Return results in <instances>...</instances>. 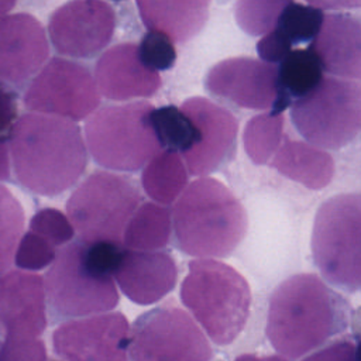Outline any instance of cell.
Returning <instances> with one entry per match:
<instances>
[{
  "instance_id": "29",
  "label": "cell",
  "mask_w": 361,
  "mask_h": 361,
  "mask_svg": "<svg viewBox=\"0 0 361 361\" xmlns=\"http://www.w3.org/2000/svg\"><path fill=\"white\" fill-rule=\"evenodd\" d=\"M293 0H237L234 18L237 25L250 35H264L271 31L281 13Z\"/></svg>"
},
{
  "instance_id": "34",
  "label": "cell",
  "mask_w": 361,
  "mask_h": 361,
  "mask_svg": "<svg viewBox=\"0 0 361 361\" xmlns=\"http://www.w3.org/2000/svg\"><path fill=\"white\" fill-rule=\"evenodd\" d=\"M16 120V94L4 83H0V180L10 178V135Z\"/></svg>"
},
{
  "instance_id": "41",
  "label": "cell",
  "mask_w": 361,
  "mask_h": 361,
  "mask_svg": "<svg viewBox=\"0 0 361 361\" xmlns=\"http://www.w3.org/2000/svg\"><path fill=\"white\" fill-rule=\"evenodd\" d=\"M265 360H267V361H289V360H286L283 355H267Z\"/></svg>"
},
{
  "instance_id": "5",
  "label": "cell",
  "mask_w": 361,
  "mask_h": 361,
  "mask_svg": "<svg viewBox=\"0 0 361 361\" xmlns=\"http://www.w3.org/2000/svg\"><path fill=\"white\" fill-rule=\"evenodd\" d=\"M154 106L130 102L106 106L85 124L86 144L93 159L114 171L134 172L164 147L152 126Z\"/></svg>"
},
{
  "instance_id": "11",
  "label": "cell",
  "mask_w": 361,
  "mask_h": 361,
  "mask_svg": "<svg viewBox=\"0 0 361 361\" xmlns=\"http://www.w3.org/2000/svg\"><path fill=\"white\" fill-rule=\"evenodd\" d=\"M23 100L34 113L79 121L97 109L100 92L86 66L52 58L34 75Z\"/></svg>"
},
{
  "instance_id": "37",
  "label": "cell",
  "mask_w": 361,
  "mask_h": 361,
  "mask_svg": "<svg viewBox=\"0 0 361 361\" xmlns=\"http://www.w3.org/2000/svg\"><path fill=\"white\" fill-rule=\"evenodd\" d=\"M302 361H358L357 345L351 340H337Z\"/></svg>"
},
{
  "instance_id": "3",
  "label": "cell",
  "mask_w": 361,
  "mask_h": 361,
  "mask_svg": "<svg viewBox=\"0 0 361 361\" xmlns=\"http://www.w3.org/2000/svg\"><path fill=\"white\" fill-rule=\"evenodd\" d=\"M172 226L183 252L223 258L244 240L248 217L241 202L223 182L202 176L178 196Z\"/></svg>"
},
{
  "instance_id": "33",
  "label": "cell",
  "mask_w": 361,
  "mask_h": 361,
  "mask_svg": "<svg viewBox=\"0 0 361 361\" xmlns=\"http://www.w3.org/2000/svg\"><path fill=\"white\" fill-rule=\"evenodd\" d=\"M140 59L151 69L159 72L171 69L176 61L173 42L164 34L148 31L137 45Z\"/></svg>"
},
{
  "instance_id": "1",
  "label": "cell",
  "mask_w": 361,
  "mask_h": 361,
  "mask_svg": "<svg viewBox=\"0 0 361 361\" xmlns=\"http://www.w3.org/2000/svg\"><path fill=\"white\" fill-rule=\"evenodd\" d=\"M351 306L314 274H296L271 295L265 333L283 357L299 358L344 331Z\"/></svg>"
},
{
  "instance_id": "13",
  "label": "cell",
  "mask_w": 361,
  "mask_h": 361,
  "mask_svg": "<svg viewBox=\"0 0 361 361\" xmlns=\"http://www.w3.org/2000/svg\"><path fill=\"white\" fill-rule=\"evenodd\" d=\"M130 324L120 312L97 313L58 326L54 351L65 361H128Z\"/></svg>"
},
{
  "instance_id": "30",
  "label": "cell",
  "mask_w": 361,
  "mask_h": 361,
  "mask_svg": "<svg viewBox=\"0 0 361 361\" xmlns=\"http://www.w3.org/2000/svg\"><path fill=\"white\" fill-rule=\"evenodd\" d=\"M323 17L324 14L320 8L292 1L281 13L274 28L295 45L313 39L322 25Z\"/></svg>"
},
{
  "instance_id": "6",
  "label": "cell",
  "mask_w": 361,
  "mask_h": 361,
  "mask_svg": "<svg viewBox=\"0 0 361 361\" xmlns=\"http://www.w3.org/2000/svg\"><path fill=\"white\" fill-rule=\"evenodd\" d=\"M312 254L322 276L357 292L361 283V197L340 193L320 204L312 228Z\"/></svg>"
},
{
  "instance_id": "28",
  "label": "cell",
  "mask_w": 361,
  "mask_h": 361,
  "mask_svg": "<svg viewBox=\"0 0 361 361\" xmlns=\"http://www.w3.org/2000/svg\"><path fill=\"white\" fill-rule=\"evenodd\" d=\"M24 223L25 214L21 203L11 190L0 185V275L8 269L13 261Z\"/></svg>"
},
{
  "instance_id": "9",
  "label": "cell",
  "mask_w": 361,
  "mask_h": 361,
  "mask_svg": "<svg viewBox=\"0 0 361 361\" xmlns=\"http://www.w3.org/2000/svg\"><path fill=\"white\" fill-rule=\"evenodd\" d=\"M290 120L309 144L338 149L360 131L361 90L357 80L322 78L290 107Z\"/></svg>"
},
{
  "instance_id": "17",
  "label": "cell",
  "mask_w": 361,
  "mask_h": 361,
  "mask_svg": "<svg viewBox=\"0 0 361 361\" xmlns=\"http://www.w3.org/2000/svg\"><path fill=\"white\" fill-rule=\"evenodd\" d=\"M45 288L41 275L24 269L0 275V329L4 337L37 338L47 327Z\"/></svg>"
},
{
  "instance_id": "25",
  "label": "cell",
  "mask_w": 361,
  "mask_h": 361,
  "mask_svg": "<svg viewBox=\"0 0 361 361\" xmlns=\"http://www.w3.org/2000/svg\"><path fill=\"white\" fill-rule=\"evenodd\" d=\"M322 78L323 68L310 48L290 51L278 66L279 87L290 100L309 93Z\"/></svg>"
},
{
  "instance_id": "27",
  "label": "cell",
  "mask_w": 361,
  "mask_h": 361,
  "mask_svg": "<svg viewBox=\"0 0 361 361\" xmlns=\"http://www.w3.org/2000/svg\"><path fill=\"white\" fill-rule=\"evenodd\" d=\"M151 120L162 147L183 154L196 142V127L179 107L172 104L154 107Z\"/></svg>"
},
{
  "instance_id": "31",
  "label": "cell",
  "mask_w": 361,
  "mask_h": 361,
  "mask_svg": "<svg viewBox=\"0 0 361 361\" xmlns=\"http://www.w3.org/2000/svg\"><path fill=\"white\" fill-rule=\"evenodd\" d=\"M55 255V245L30 230L25 234H21L13 261L20 269L38 271L51 265Z\"/></svg>"
},
{
  "instance_id": "21",
  "label": "cell",
  "mask_w": 361,
  "mask_h": 361,
  "mask_svg": "<svg viewBox=\"0 0 361 361\" xmlns=\"http://www.w3.org/2000/svg\"><path fill=\"white\" fill-rule=\"evenodd\" d=\"M212 0H137L144 25L183 44L196 37L209 18Z\"/></svg>"
},
{
  "instance_id": "39",
  "label": "cell",
  "mask_w": 361,
  "mask_h": 361,
  "mask_svg": "<svg viewBox=\"0 0 361 361\" xmlns=\"http://www.w3.org/2000/svg\"><path fill=\"white\" fill-rule=\"evenodd\" d=\"M16 3L17 0H0V17L8 14L14 8Z\"/></svg>"
},
{
  "instance_id": "23",
  "label": "cell",
  "mask_w": 361,
  "mask_h": 361,
  "mask_svg": "<svg viewBox=\"0 0 361 361\" xmlns=\"http://www.w3.org/2000/svg\"><path fill=\"white\" fill-rule=\"evenodd\" d=\"M145 193L159 204H171L188 185V169L178 151L165 148L145 165L141 176Z\"/></svg>"
},
{
  "instance_id": "19",
  "label": "cell",
  "mask_w": 361,
  "mask_h": 361,
  "mask_svg": "<svg viewBox=\"0 0 361 361\" xmlns=\"http://www.w3.org/2000/svg\"><path fill=\"white\" fill-rule=\"evenodd\" d=\"M96 85L110 100L151 97L161 87V76L148 68L138 55L135 44H118L107 49L96 63Z\"/></svg>"
},
{
  "instance_id": "22",
  "label": "cell",
  "mask_w": 361,
  "mask_h": 361,
  "mask_svg": "<svg viewBox=\"0 0 361 361\" xmlns=\"http://www.w3.org/2000/svg\"><path fill=\"white\" fill-rule=\"evenodd\" d=\"M271 166L283 176L313 190L326 188L331 182L336 169L334 159L329 152L288 137L274 152Z\"/></svg>"
},
{
  "instance_id": "10",
  "label": "cell",
  "mask_w": 361,
  "mask_h": 361,
  "mask_svg": "<svg viewBox=\"0 0 361 361\" xmlns=\"http://www.w3.org/2000/svg\"><path fill=\"white\" fill-rule=\"evenodd\" d=\"M133 361H210L212 345L183 310L175 306L142 313L130 330Z\"/></svg>"
},
{
  "instance_id": "35",
  "label": "cell",
  "mask_w": 361,
  "mask_h": 361,
  "mask_svg": "<svg viewBox=\"0 0 361 361\" xmlns=\"http://www.w3.org/2000/svg\"><path fill=\"white\" fill-rule=\"evenodd\" d=\"M0 361H47V348L38 337H4L0 343Z\"/></svg>"
},
{
  "instance_id": "32",
  "label": "cell",
  "mask_w": 361,
  "mask_h": 361,
  "mask_svg": "<svg viewBox=\"0 0 361 361\" xmlns=\"http://www.w3.org/2000/svg\"><path fill=\"white\" fill-rule=\"evenodd\" d=\"M30 230L44 237L55 247H62L75 235V228L62 212L54 207L38 210L30 220Z\"/></svg>"
},
{
  "instance_id": "40",
  "label": "cell",
  "mask_w": 361,
  "mask_h": 361,
  "mask_svg": "<svg viewBox=\"0 0 361 361\" xmlns=\"http://www.w3.org/2000/svg\"><path fill=\"white\" fill-rule=\"evenodd\" d=\"M234 361H267L265 357H257L254 354H241Z\"/></svg>"
},
{
  "instance_id": "8",
  "label": "cell",
  "mask_w": 361,
  "mask_h": 361,
  "mask_svg": "<svg viewBox=\"0 0 361 361\" xmlns=\"http://www.w3.org/2000/svg\"><path fill=\"white\" fill-rule=\"evenodd\" d=\"M44 288L52 310L65 317L104 313L118 303L113 275L90 259L82 241L62 245L45 275Z\"/></svg>"
},
{
  "instance_id": "36",
  "label": "cell",
  "mask_w": 361,
  "mask_h": 361,
  "mask_svg": "<svg viewBox=\"0 0 361 361\" xmlns=\"http://www.w3.org/2000/svg\"><path fill=\"white\" fill-rule=\"evenodd\" d=\"M292 51V44L275 28L262 35L257 44V52L261 61L279 63Z\"/></svg>"
},
{
  "instance_id": "7",
  "label": "cell",
  "mask_w": 361,
  "mask_h": 361,
  "mask_svg": "<svg viewBox=\"0 0 361 361\" xmlns=\"http://www.w3.org/2000/svg\"><path fill=\"white\" fill-rule=\"evenodd\" d=\"M141 202L142 196L133 179L96 171L73 190L66 212L79 241L121 245L126 226Z\"/></svg>"
},
{
  "instance_id": "4",
  "label": "cell",
  "mask_w": 361,
  "mask_h": 361,
  "mask_svg": "<svg viewBox=\"0 0 361 361\" xmlns=\"http://www.w3.org/2000/svg\"><path fill=\"white\" fill-rule=\"evenodd\" d=\"M180 299L217 345L231 344L250 316L251 290L247 281L233 267L214 259L200 258L189 264Z\"/></svg>"
},
{
  "instance_id": "14",
  "label": "cell",
  "mask_w": 361,
  "mask_h": 361,
  "mask_svg": "<svg viewBox=\"0 0 361 361\" xmlns=\"http://www.w3.org/2000/svg\"><path fill=\"white\" fill-rule=\"evenodd\" d=\"M116 16L104 0H69L58 7L48 23L52 45L61 55L89 58L113 38Z\"/></svg>"
},
{
  "instance_id": "20",
  "label": "cell",
  "mask_w": 361,
  "mask_h": 361,
  "mask_svg": "<svg viewBox=\"0 0 361 361\" xmlns=\"http://www.w3.org/2000/svg\"><path fill=\"white\" fill-rule=\"evenodd\" d=\"M309 48L329 73L347 79L360 78L361 25L354 16L347 13L324 16Z\"/></svg>"
},
{
  "instance_id": "18",
  "label": "cell",
  "mask_w": 361,
  "mask_h": 361,
  "mask_svg": "<svg viewBox=\"0 0 361 361\" xmlns=\"http://www.w3.org/2000/svg\"><path fill=\"white\" fill-rule=\"evenodd\" d=\"M121 292L137 305H152L176 285L178 268L162 251L123 250L113 272Z\"/></svg>"
},
{
  "instance_id": "12",
  "label": "cell",
  "mask_w": 361,
  "mask_h": 361,
  "mask_svg": "<svg viewBox=\"0 0 361 361\" xmlns=\"http://www.w3.org/2000/svg\"><path fill=\"white\" fill-rule=\"evenodd\" d=\"M204 83L212 94L244 109L283 113L292 102L279 87L278 66L254 58L217 62L207 72Z\"/></svg>"
},
{
  "instance_id": "42",
  "label": "cell",
  "mask_w": 361,
  "mask_h": 361,
  "mask_svg": "<svg viewBox=\"0 0 361 361\" xmlns=\"http://www.w3.org/2000/svg\"><path fill=\"white\" fill-rule=\"evenodd\" d=\"M116 1H120V0H116Z\"/></svg>"
},
{
  "instance_id": "16",
  "label": "cell",
  "mask_w": 361,
  "mask_h": 361,
  "mask_svg": "<svg viewBox=\"0 0 361 361\" xmlns=\"http://www.w3.org/2000/svg\"><path fill=\"white\" fill-rule=\"evenodd\" d=\"M49 44L42 24L28 13L0 17V83L20 85L48 61Z\"/></svg>"
},
{
  "instance_id": "26",
  "label": "cell",
  "mask_w": 361,
  "mask_h": 361,
  "mask_svg": "<svg viewBox=\"0 0 361 361\" xmlns=\"http://www.w3.org/2000/svg\"><path fill=\"white\" fill-rule=\"evenodd\" d=\"M283 113H262L247 121L244 128V149L257 165L267 164L282 141Z\"/></svg>"
},
{
  "instance_id": "15",
  "label": "cell",
  "mask_w": 361,
  "mask_h": 361,
  "mask_svg": "<svg viewBox=\"0 0 361 361\" xmlns=\"http://www.w3.org/2000/svg\"><path fill=\"white\" fill-rule=\"evenodd\" d=\"M180 110L197 131L196 142L180 154L185 166L195 176H206L231 157L238 133L237 118L224 107L200 96L186 99Z\"/></svg>"
},
{
  "instance_id": "38",
  "label": "cell",
  "mask_w": 361,
  "mask_h": 361,
  "mask_svg": "<svg viewBox=\"0 0 361 361\" xmlns=\"http://www.w3.org/2000/svg\"><path fill=\"white\" fill-rule=\"evenodd\" d=\"M310 6L320 10H343V8H357L361 0H306Z\"/></svg>"
},
{
  "instance_id": "2",
  "label": "cell",
  "mask_w": 361,
  "mask_h": 361,
  "mask_svg": "<svg viewBox=\"0 0 361 361\" xmlns=\"http://www.w3.org/2000/svg\"><path fill=\"white\" fill-rule=\"evenodd\" d=\"M10 165L17 180L42 196L73 186L87 165V151L75 121L42 114L20 116L10 135Z\"/></svg>"
},
{
  "instance_id": "24",
  "label": "cell",
  "mask_w": 361,
  "mask_h": 361,
  "mask_svg": "<svg viewBox=\"0 0 361 361\" xmlns=\"http://www.w3.org/2000/svg\"><path fill=\"white\" fill-rule=\"evenodd\" d=\"M172 230V216L166 206L157 202L141 203L123 233L128 250L155 251L168 244Z\"/></svg>"
}]
</instances>
